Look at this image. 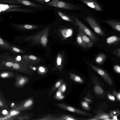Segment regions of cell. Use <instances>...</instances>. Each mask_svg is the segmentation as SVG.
Masks as SVG:
<instances>
[{
    "mask_svg": "<svg viewBox=\"0 0 120 120\" xmlns=\"http://www.w3.org/2000/svg\"><path fill=\"white\" fill-rule=\"evenodd\" d=\"M113 53L119 57H120V48L116 49L112 51Z\"/></svg>",
    "mask_w": 120,
    "mask_h": 120,
    "instance_id": "f1b7e54d",
    "label": "cell"
},
{
    "mask_svg": "<svg viewBox=\"0 0 120 120\" xmlns=\"http://www.w3.org/2000/svg\"><path fill=\"white\" fill-rule=\"evenodd\" d=\"M37 1L41 3L45 4L46 2L49 1L50 0H32Z\"/></svg>",
    "mask_w": 120,
    "mask_h": 120,
    "instance_id": "e575fe53",
    "label": "cell"
},
{
    "mask_svg": "<svg viewBox=\"0 0 120 120\" xmlns=\"http://www.w3.org/2000/svg\"><path fill=\"white\" fill-rule=\"evenodd\" d=\"M19 113V112L15 110H12L10 112V115L11 116L17 115Z\"/></svg>",
    "mask_w": 120,
    "mask_h": 120,
    "instance_id": "d6a6232c",
    "label": "cell"
},
{
    "mask_svg": "<svg viewBox=\"0 0 120 120\" xmlns=\"http://www.w3.org/2000/svg\"><path fill=\"white\" fill-rule=\"evenodd\" d=\"M82 2L91 8L96 11H102V9L100 5L95 0H82Z\"/></svg>",
    "mask_w": 120,
    "mask_h": 120,
    "instance_id": "8992f818",
    "label": "cell"
},
{
    "mask_svg": "<svg viewBox=\"0 0 120 120\" xmlns=\"http://www.w3.org/2000/svg\"><path fill=\"white\" fill-rule=\"evenodd\" d=\"M2 102L0 101V106H2Z\"/></svg>",
    "mask_w": 120,
    "mask_h": 120,
    "instance_id": "f6af8a7d",
    "label": "cell"
},
{
    "mask_svg": "<svg viewBox=\"0 0 120 120\" xmlns=\"http://www.w3.org/2000/svg\"><path fill=\"white\" fill-rule=\"evenodd\" d=\"M114 114H115L117 112V111L115 110L113 111Z\"/></svg>",
    "mask_w": 120,
    "mask_h": 120,
    "instance_id": "ee69618b",
    "label": "cell"
},
{
    "mask_svg": "<svg viewBox=\"0 0 120 120\" xmlns=\"http://www.w3.org/2000/svg\"><path fill=\"white\" fill-rule=\"evenodd\" d=\"M47 38L45 36H43L42 37L41 39V41L42 44H45L47 43Z\"/></svg>",
    "mask_w": 120,
    "mask_h": 120,
    "instance_id": "1f68e13d",
    "label": "cell"
},
{
    "mask_svg": "<svg viewBox=\"0 0 120 120\" xmlns=\"http://www.w3.org/2000/svg\"><path fill=\"white\" fill-rule=\"evenodd\" d=\"M32 10L29 9L20 8H11L5 10L4 11H17L21 12H28L31 11Z\"/></svg>",
    "mask_w": 120,
    "mask_h": 120,
    "instance_id": "ac0fdd59",
    "label": "cell"
},
{
    "mask_svg": "<svg viewBox=\"0 0 120 120\" xmlns=\"http://www.w3.org/2000/svg\"><path fill=\"white\" fill-rule=\"evenodd\" d=\"M109 115L110 117H112L114 115L113 111H112L110 112Z\"/></svg>",
    "mask_w": 120,
    "mask_h": 120,
    "instance_id": "7bdbcfd3",
    "label": "cell"
},
{
    "mask_svg": "<svg viewBox=\"0 0 120 120\" xmlns=\"http://www.w3.org/2000/svg\"><path fill=\"white\" fill-rule=\"evenodd\" d=\"M54 96L56 99L58 100L62 99L64 97V96L63 95L62 93L59 91L56 92Z\"/></svg>",
    "mask_w": 120,
    "mask_h": 120,
    "instance_id": "d4e9b609",
    "label": "cell"
},
{
    "mask_svg": "<svg viewBox=\"0 0 120 120\" xmlns=\"http://www.w3.org/2000/svg\"><path fill=\"white\" fill-rule=\"evenodd\" d=\"M107 44L110 46H116L119 44L120 38L115 36H110L106 39Z\"/></svg>",
    "mask_w": 120,
    "mask_h": 120,
    "instance_id": "ba28073f",
    "label": "cell"
},
{
    "mask_svg": "<svg viewBox=\"0 0 120 120\" xmlns=\"http://www.w3.org/2000/svg\"><path fill=\"white\" fill-rule=\"evenodd\" d=\"M105 21L113 28L119 32L120 31V22L114 20H105Z\"/></svg>",
    "mask_w": 120,
    "mask_h": 120,
    "instance_id": "9c48e42d",
    "label": "cell"
},
{
    "mask_svg": "<svg viewBox=\"0 0 120 120\" xmlns=\"http://www.w3.org/2000/svg\"><path fill=\"white\" fill-rule=\"evenodd\" d=\"M106 58L105 54L103 53H101L97 56L95 58V62L98 64H102Z\"/></svg>",
    "mask_w": 120,
    "mask_h": 120,
    "instance_id": "9a60e30c",
    "label": "cell"
},
{
    "mask_svg": "<svg viewBox=\"0 0 120 120\" xmlns=\"http://www.w3.org/2000/svg\"><path fill=\"white\" fill-rule=\"evenodd\" d=\"M33 103V100L30 98L26 100L24 103L23 106L25 108H28L30 107Z\"/></svg>",
    "mask_w": 120,
    "mask_h": 120,
    "instance_id": "7402d4cb",
    "label": "cell"
},
{
    "mask_svg": "<svg viewBox=\"0 0 120 120\" xmlns=\"http://www.w3.org/2000/svg\"><path fill=\"white\" fill-rule=\"evenodd\" d=\"M27 79L24 77L21 78L19 81V83L20 85L22 86L27 81Z\"/></svg>",
    "mask_w": 120,
    "mask_h": 120,
    "instance_id": "83f0119b",
    "label": "cell"
},
{
    "mask_svg": "<svg viewBox=\"0 0 120 120\" xmlns=\"http://www.w3.org/2000/svg\"><path fill=\"white\" fill-rule=\"evenodd\" d=\"M58 88V91L62 93L64 92L66 89V86L65 83H62Z\"/></svg>",
    "mask_w": 120,
    "mask_h": 120,
    "instance_id": "484cf974",
    "label": "cell"
},
{
    "mask_svg": "<svg viewBox=\"0 0 120 120\" xmlns=\"http://www.w3.org/2000/svg\"><path fill=\"white\" fill-rule=\"evenodd\" d=\"M25 5L35 8H42V5L26 0H13Z\"/></svg>",
    "mask_w": 120,
    "mask_h": 120,
    "instance_id": "30bf717a",
    "label": "cell"
},
{
    "mask_svg": "<svg viewBox=\"0 0 120 120\" xmlns=\"http://www.w3.org/2000/svg\"><path fill=\"white\" fill-rule=\"evenodd\" d=\"M81 105L82 107L85 109L88 110L90 109L88 102L86 101H82L81 102Z\"/></svg>",
    "mask_w": 120,
    "mask_h": 120,
    "instance_id": "4316f807",
    "label": "cell"
},
{
    "mask_svg": "<svg viewBox=\"0 0 120 120\" xmlns=\"http://www.w3.org/2000/svg\"><path fill=\"white\" fill-rule=\"evenodd\" d=\"M62 33L65 38H67L72 35L73 34V30L71 29H66L63 31Z\"/></svg>",
    "mask_w": 120,
    "mask_h": 120,
    "instance_id": "ffe728a7",
    "label": "cell"
},
{
    "mask_svg": "<svg viewBox=\"0 0 120 120\" xmlns=\"http://www.w3.org/2000/svg\"><path fill=\"white\" fill-rule=\"evenodd\" d=\"M9 75V74L7 72H4L2 73L1 75V77L3 78H4L8 77Z\"/></svg>",
    "mask_w": 120,
    "mask_h": 120,
    "instance_id": "d590c367",
    "label": "cell"
},
{
    "mask_svg": "<svg viewBox=\"0 0 120 120\" xmlns=\"http://www.w3.org/2000/svg\"><path fill=\"white\" fill-rule=\"evenodd\" d=\"M89 64L91 68L103 78L106 82L110 86L113 85L112 80L108 74L103 70L100 68L90 63Z\"/></svg>",
    "mask_w": 120,
    "mask_h": 120,
    "instance_id": "277c9868",
    "label": "cell"
},
{
    "mask_svg": "<svg viewBox=\"0 0 120 120\" xmlns=\"http://www.w3.org/2000/svg\"><path fill=\"white\" fill-rule=\"evenodd\" d=\"M61 59L60 57H58L57 58V63L58 65H60L61 63Z\"/></svg>",
    "mask_w": 120,
    "mask_h": 120,
    "instance_id": "8d00e7d4",
    "label": "cell"
},
{
    "mask_svg": "<svg viewBox=\"0 0 120 120\" xmlns=\"http://www.w3.org/2000/svg\"><path fill=\"white\" fill-rule=\"evenodd\" d=\"M70 78L75 82L81 83L83 82V80L80 76L72 73H69Z\"/></svg>",
    "mask_w": 120,
    "mask_h": 120,
    "instance_id": "e0dca14e",
    "label": "cell"
},
{
    "mask_svg": "<svg viewBox=\"0 0 120 120\" xmlns=\"http://www.w3.org/2000/svg\"><path fill=\"white\" fill-rule=\"evenodd\" d=\"M118 116V114L114 115L112 117L113 119L115 120H117V116Z\"/></svg>",
    "mask_w": 120,
    "mask_h": 120,
    "instance_id": "ab89813d",
    "label": "cell"
},
{
    "mask_svg": "<svg viewBox=\"0 0 120 120\" xmlns=\"http://www.w3.org/2000/svg\"><path fill=\"white\" fill-rule=\"evenodd\" d=\"M75 24L78 26L79 28L85 33L88 36L94 43L98 41L99 38L90 30L84 24L76 17H75Z\"/></svg>",
    "mask_w": 120,
    "mask_h": 120,
    "instance_id": "7a4b0ae2",
    "label": "cell"
},
{
    "mask_svg": "<svg viewBox=\"0 0 120 120\" xmlns=\"http://www.w3.org/2000/svg\"><path fill=\"white\" fill-rule=\"evenodd\" d=\"M113 69L116 72L120 74V67L119 65H115L114 66Z\"/></svg>",
    "mask_w": 120,
    "mask_h": 120,
    "instance_id": "f546056e",
    "label": "cell"
},
{
    "mask_svg": "<svg viewBox=\"0 0 120 120\" xmlns=\"http://www.w3.org/2000/svg\"><path fill=\"white\" fill-rule=\"evenodd\" d=\"M9 51L12 53L16 54L23 52V51L15 46L11 45Z\"/></svg>",
    "mask_w": 120,
    "mask_h": 120,
    "instance_id": "44dd1931",
    "label": "cell"
},
{
    "mask_svg": "<svg viewBox=\"0 0 120 120\" xmlns=\"http://www.w3.org/2000/svg\"><path fill=\"white\" fill-rule=\"evenodd\" d=\"M57 12L59 16L63 19L66 21L71 22L75 24V22L69 16L60 11H58Z\"/></svg>",
    "mask_w": 120,
    "mask_h": 120,
    "instance_id": "2e32d148",
    "label": "cell"
},
{
    "mask_svg": "<svg viewBox=\"0 0 120 120\" xmlns=\"http://www.w3.org/2000/svg\"><path fill=\"white\" fill-rule=\"evenodd\" d=\"M85 20L96 33L103 37L105 36V34L102 29L97 22L92 17L87 15L85 18Z\"/></svg>",
    "mask_w": 120,
    "mask_h": 120,
    "instance_id": "3957f363",
    "label": "cell"
},
{
    "mask_svg": "<svg viewBox=\"0 0 120 120\" xmlns=\"http://www.w3.org/2000/svg\"><path fill=\"white\" fill-rule=\"evenodd\" d=\"M76 42L79 45L86 49H88L87 45L83 41L81 35L79 33L76 37Z\"/></svg>",
    "mask_w": 120,
    "mask_h": 120,
    "instance_id": "5bb4252c",
    "label": "cell"
},
{
    "mask_svg": "<svg viewBox=\"0 0 120 120\" xmlns=\"http://www.w3.org/2000/svg\"><path fill=\"white\" fill-rule=\"evenodd\" d=\"M62 79H60L57 81L49 91V95H50L56 89L58 88L63 82Z\"/></svg>",
    "mask_w": 120,
    "mask_h": 120,
    "instance_id": "d6986e66",
    "label": "cell"
},
{
    "mask_svg": "<svg viewBox=\"0 0 120 120\" xmlns=\"http://www.w3.org/2000/svg\"><path fill=\"white\" fill-rule=\"evenodd\" d=\"M11 44L0 37V48L7 50H9Z\"/></svg>",
    "mask_w": 120,
    "mask_h": 120,
    "instance_id": "4fadbf2b",
    "label": "cell"
},
{
    "mask_svg": "<svg viewBox=\"0 0 120 120\" xmlns=\"http://www.w3.org/2000/svg\"><path fill=\"white\" fill-rule=\"evenodd\" d=\"M84 100L87 102H91V100L89 98H84Z\"/></svg>",
    "mask_w": 120,
    "mask_h": 120,
    "instance_id": "b9f144b4",
    "label": "cell"
},
{
    "mask_svg": "<svg viewBox=\"0 0 120 120\" xmlns=\"http://www.w3.org/2000/svg\"><path fill=\"white\" fill-rule=\"evenodd\" d=\"M39 70L40 71L43 72L45 71L44 68L42 67H40L39 68Z\"/></svg>",
    "mask_w": 120,
    "mask_h": 120,
    "instance_id": "60d3db41",
    "label": "cell"
},
{
    "mask_svg": "<svg viewBox=\"0 0 120 120\" xmlns=\"http://www.w3.org/2000/svg\"><path fill=\"white\" fill-rule=\"evenodd\" d=\"M2 113L4 115H7L8 114V111L6 110H4L2 112Z\"/></svg>",
    "mask_w": 120,
    "mask_h": 120,
    "instance_id": "f35d334b",
    "label": "cell"
},
{
    "mask_svg": "<svg viewBox=\"0 0 120 120\" xmlns=\"http://www.w3.org/2000/svg\"><path fill=\"white\" fill-rule=\"evenodd\" d=\"M60 120H76V118L68 115H64L60 118Z\"/></svg>",
    "mask_w": 120,
    "mask_h": 120,
    "instance_id": "cb8c5ba5",
    "label": "cell"
},
{
    "mask_svg": "<svg viewBox=\"0 0 120 120\" xmlns=\"http://www.w3.org/2000/svg\"><path fill=\"white\" fill-rule=\"evenodd\" d=\"M45 4L50 6L68 10H74L80 8L77 6L59 0H52Z\"/></svg>",
    "mask_w": 120,
    "mask_h": 120,
    "instance_id": "6da1fadb",
    "label": "cell"
},
{
    "mask_svg": "<svg viewBox=\"0 0 120 120\" xmlns=\"http://www.w3.org/2000/svg\"><path fill=\"white\" fill-rule=\"evenodd\" d=\"M56 105L64 109L80 114L88 116H90L91 115V114L89 113L77 109L64 104H56Z\"/></svg>",
    "mask_w": 120,
    "mask_h": 120,
    "instance_id": "5b68a950",
    "label": "cell"
},
{
    "mask_svg": "<svg viewBox=\"0 0 120 120\" xmlns=\"http://www.w3.org/2000/svg\"><path fill=\"white\" fill-rule=\"evenodd\" d=\"M113 94L120 101V93H117L114 90L113 92Z\"/></svg>",
    "mask_w": 120,
    "mask_h": 120,
    "instance_id": "4dcf8cb0",
    "label": "cell"
},
{
    "mask_svg": "<svg viewBox=\"0 0 120 120\" xmlns=\"http://www.w3.org/2000/svg\"><path fill=\"white\" fill-rule=\"evenodd\" d=\"M22 5H8L0 4V12L10 8L21 7Z\"/></svg>",
    "mask_w": 120,
    "mask_h": 120,
    "instance_id": "7c38bea8",
    "label": "cell"
},
{
    "mask_svg": "<svg viewBox=\"0 0 120 120\" xmlns=\"http://www.w3.org/2000/svg\"><path fill=\"white\" fill-rule=\"evenodd\" d=\"M110 116L109 114L104 113H100L98 114L95 117L89 120H105L109 118Z\"/></svg>",
    "mask_w": 120,
    "mask_h": 120,
    "instance_id": "8fae6325",
    "label": "cell"
},
{
    "mask_svg": "<svg viewBox=\"0 0 120 120\" xmlns=\"http://www.w3.org/2000/svg\"><path fill=\"white\" fill-rule=\"evenodd\" d=\"M29 58L30 59L34 60H36L37 59V57L32 55H30V56Z\"/></svg>",
    "mask_w": 120,
    "mask_h": 120,
    "instance_id": "74e56055",
    "label": "cell"
},
{
    "mask_svg": "<svg viewBox=\"0 0 120 120\" xmlns=\"http://www.w3.org/2000/svg\"><path fill=\"white\" fill-rule=\"evenodd\" d=\"M108 97L109 99L112 101H114L115 100V98L114 96L111 94H108Z\"/></svg>",
    "mask_w": 120,
    "mask_h": 120,
    "instance_id": "836d02e7",
    "label": "cell"
},
{
    "mask_svg": "<svg viewBox=\"0 0 120 120\" xmlns=\"http://www.w3.org/2000/svg\"><path fill=\"white\" fill-rule=\"evenodd\" d=\"M94 90L95 92L98 94H101L103 93V90L102 88L100 86L97 85L94 87Z\"/></svg>",
    "mask_w": 120,
    "mask_h": 120,
    "instance_id": "603a6c76",
    "label": "cell"
},
{
    "mask_svg": "<svg viewBox=\"0 0 120 120\" xmlns=\"http://www.w3.org/2000/svg\"><path fill=\"white\" fill-rule=\"evenodd\" d=\"M78 29L79 33L81 35L82 40L87 45L88 48L91 47L93 46L94 43L79 28Z\"/></svg>",
    "mask_w": 120,
    "mask_h": 120,
    "instance_id": "52a82bcc",
    "label": "cell"
}]
</instances>
